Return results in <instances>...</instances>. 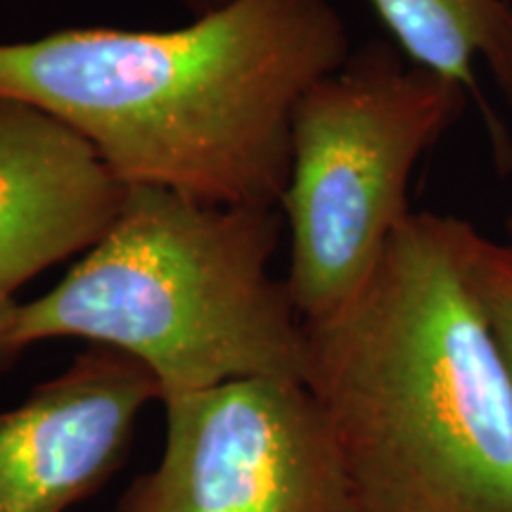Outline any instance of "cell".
Instances as JSON below:
<instances>
[{
    "label": "cell",
    "instance_id": "1",
    "mask_svg": "<svg viewBox=\"0 0 512 512\" xmlns=\"http://www.w3.org/2000/svg\"><path fill=\"white\" fill-rule=\"evenodd\" d=\"M349 55L330 0H228L176 29L0 43V98L67 121L124 185L280 209L294 105Z\"/></svg>",
    "mask_w": 512,
    "mask_h": 512
},
{
    "label": "cell",
    "instance_id": "2",
    "mask_svg": "<svg viewBox=\"0 0 512 512\" xmlns=\"http://www.w3.org/2000/svg\"><path fill=\"white\" fill-rule=\"evenodd\" d=\"M477 235L411 214L368 283L304 323L351 512H512V382L470 280Z\"/></svg>",
    "mask_w": 512,
    "mask_h": 512
},
{
    "label": "cell",
    "instance_id": "3",
    "mask_svg": "<svg viewBox=\"0 0 512 512\" xmlns=\"http://www.w3.org/2000/svg\"><path fill=\"white\" fill-rule=\"evenodd\" d=\"M278 240V209L128 185L105 238L53 290L17 304L0 363L86 339L143 363L162 401L249 377L304 380V320L271 273Z\"/></svg>",
    "mask_w": 512,
    "mask_h": 512
},
{
    "label": "cell",
    "instance_id": "4",
    "mask_svg": "<svg viewBox=\"0 0 512 512\" xmlns=\"http://www.w3.org/2000/svg\"><path fill=\"white\" fill-rule=\"evenodd\" d=\"M470 93L375 38L313 83L292 112L287 290L304 323L342 309L368 283L413 214L415 166L458 124Z\"/></svg>",
    "mask_w": 512,
    "mask_h": 512
},
{
    "label": "cell",
    "instance_id": "5",
    "mask_svg": "<svg viewBox=\"0 0 512 512\" xmlns=\"http://www.w3.org/2000/svg\"><path fill=\"white\" fill-rule=\"evenodd\" d=\"M162 403V458L128 484L114 512H351L304 380L249 377Z\"/></svg>",
    "mask_w": 512,
    "mask_h": 512
},
{
    "label": "cell",
    "instance_id": "6",
    "mask_svg": "<svg viewBox=\"0 0 512 512\" xmlns=\"http://www.w3.org/2000/svg\"><path fill=\"white\" fill-rule=\"evenodd\" d=\"M162 401L155 375L95 347L0 413V512H67L128 458L138 415Z\"/></svg>",
    "mask_w": 512,
    "mask_h": 512
},
{
    "label": "cell",
    "instance_id": "7",
    "mask_svg": "<svg viewBox=\"0 0 512 512\" xmlns=\"http://www.w3.org/2000/svg\"><path fill=\"white\" fill-rule=\"evenodd\" d=\"M126 192L74 126L0 98V297L12 299L38 273L98 245Z\"/></svg>",
    "mask_w": 512,
    "mask_h": 512
},
{
    "label": "cell",
    "instance_id": "8",
    "mask_svg": "<svg viewBox=\"0 0 512 512\" xmlns=\"http://www.w3.org/2000/svg\"><path fill=\"white\" fill-rule=\"evenodd\" d=\"M396 48L482 100L477 64L512 107V0H370Z\"/></svg>",
    "mask_w": 512,
    "mask_h": 512
},
{
    "label": "cell",
    "instance_id": "9",
    "mask_svg": "<svg viewBox=\"0 0 512 512\" xmlns=\"http://www.w3.org/2000/svg\"><path fill=\"white\" fill-rule=\"evenodd\" d=\"M470 280L512 382V242L503 245L479 233L472 249Z\"/></svg>",
    "mask_w": 512,
    "mask_h": 512
},
{
    "label": "cell",
    "instance_id": "10",
    "mask_svg": "<svg viewBox=\"0 0 512 512\" xmlns=\"http://www.w3.org/2000/svg\"><path fill=\"white\" fill-rule=\"evenodd\" d=\"M15 309H17L15 299L0 297V339H3L5 332H8L10 323H12V316H15Z\"/></svg>",
    "mask_w": 512,
    "mask_h": 512
},
{
    "label": "cell",
    "instance_id": "11",
    "mask_svg": "<svg viewBox=\"0 0 512 512\" xmlns=\"http://www.w3.org/2000/svg\"><path fill=\"white\" fill-rule=\"evenodd\" d=\"M181 3L190 12H195V17H200V15H207L211 10L221 8V5L228 3V0H181Z\"/></svg>",
    "mask_w": 512,
    "mask_h": 512
},
{
    "label": "cell",
    "instance_id": "12",
    "mask_svg": "<svg viewBox=\"0 0 512 512\" xmlns=\"http://www.w3.org/2000/svg\"><path fill=\"white\" fill-rule=\"evenodd\" d=\"M505 230H508V235L512 238V216H510L508 221H505Z\"/></svg>",
    "mask_w": 512,
    "mask_h": 512
}]
</instances>
